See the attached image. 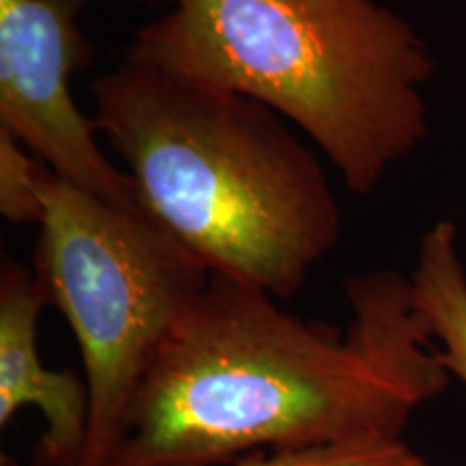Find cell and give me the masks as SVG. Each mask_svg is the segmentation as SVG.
I'll return each instance as SVG.
<instances>
[{
	"label": "cell",
	"instance_id": "9",
	"mask_svg": "<svg viewBox=\"0 0 466 466\" xmlns=\"http://www.w3.org/2000/svg\"><path fill=\"white\" fill-rule=\"evenodd\" d=\"M220 466H428L404 441L255 451Z\"/></svg>",
	"mask_w": 466,
	"mask_h": 466
},
{
	"label": "cell",
	"instance_id": "4",
	"mask_svg": "<svg viewBox=\"0 0 466 466\" xmlns=\"http://www.w3.org/2000/svg\"><path fill=\"white\" fill-rule=\"evenodd\" d=\"M31 268L83 357L91 395L83 466H113L145 371L212 272L143 209L116 208L52 168Z\"/></svg>",
	"mask_w": 466,
	"mask_h": 466
},
{
	"label": "cell",
	"instance_id": "1",
	"mask_svg": "<svg viewBox=\"0 0 466 466\" xmlns=\"http://www.w3.org/2000/svg\"><path fill=\"white\" fill-rule=\"evenodd\" d=\"M343 294L346 330L212 272L145 371L113 466H220L255 451L401 441L451 374L410 277L367 270Z\"/></svg>",
	"mask_w": 466,
	"mask_h": 466
},
{
	"label": "cell",
	"instance_id": "7",
	"mask_svg": "<svg viewBox=\"0 0 466 466\" xmlns=\"http://www.w3.org/2000/svg\"><path fill=\"white\" fill-rule=\"evenodd\" d=\"M410 281L442 363L466 384V268L453 220H436L423 233Z\"/></svg>",
	"mask_w": 466,
	"mask_h": 466
},
{
	"label": "cell",
	"instance_id": "6",
	"mask_svg": "<svg viewBox=\"0 0 466 466\" xmlns=\"http://www.w3.org/2000/svg\"><path fill=\"white\" fill-rule=\"evenodd\" d=\"M48 307L33 268L3 255L0 266V428L35 406L46 430L33 466H83L89 441L91 395L86 378L48 370L39 357L37 324Z\"/></svg>",
	"mask_w": 466,
	"mask_h": 466
},
{
	"label": "cell",
	"instance_id": "2",
	"mask_svg": "<svg viewBox=\"0 0 466 466\" xmlns=\"http://www.w3.org/2000/svg\"><path fill=\"white\" fill-rule=\"evenodd\" d=\"M93 124L138 203L208 268L291 299L337 247L318 156L253 97L124 61L91 83Z\"/></svg>",
	"mask_w": 466,
	"mask_h": 466
},
{
	"label": "cell",
	"instance_id": "5",
	"mask_svg": "<svg viewBox=\"0 0 466 466\" xmlns=\"http://www.w3.org/2000/svg\"><path fill=\"white\" fill-rule=\"evenodd\" d=\"M91 0H0V130L76 188L116 208L141 209L126 168L104 154L69 78L93 63L80 28Z\"/></svg>",
	"mask_w": 466,
	"mask_h": 466
},
{
	"label": "cell",
	"instance_id": "3",
	"mask_svg": "<svg viewBox=\"0 0 466 466\" xmlns=\"http://www.w3.org/2000/svg\"><path fill=\"white\" fill-rule=\"evenodd\" d=\"M124 61L253 97L370 195L430 132L436 61L376 0H162Z\"/></svg>",
	"mask_w": 466,
	"mask_h": 466
},
{
	"label": "cell",
	"instance_id": "8",
	"mask_svg": "<svg viewBox=\"0 0 466 466\" xmlns=\"http://www.w3.org/2000/svg\"><path fill=\"white\" fill-rule=\"evenodd\" d=\"M50 168L25 145L0 130V214L14 225H39Z\"/></svg>",
	"mask_w": 466,
	"mask_h": 466
}]
</instances>
